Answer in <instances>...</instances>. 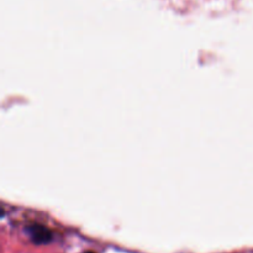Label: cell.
<instances>
[{
    "mask_svg": "<svg viewBox=\"0 0 253 253\" xmlns=\"http://www.w3.org/2000/svg\"><path fill=\"white\" fill-rule=\"evenodd\" d=\"M26 232L35 245H47L53 241V232L43 225H31L27 227Z\"/></svg>",
    "mask_w": 253,
    "mask_h": 253,
    "instance_id": "1",
    "label": "cell"
},
{
    "mask_svg": "<svg viewBox=\"0 0 253 253\" xmlns=\"http://www.w3.org/2000/svg\"><path fill=\"white\" fill-rule=\"evenodd\" d=\"M84 253H95V252H93V251H86V252H84Z\"/></svg>",
    "mask_w": 253,
    "mask_h": 253,
    "instance_id": "2",
    "label": "cell"
}]
</instances>
